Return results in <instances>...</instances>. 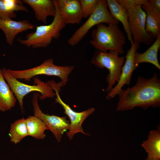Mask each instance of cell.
<instances>
[{"label": "cell", "mask_w": 160, "mask_h": 160, "mask_svg": "<svg viewBox=\"0 0 160 160\" xmlns=\"http://www.w3.org/2000/svg\"><path fill=\"white\" fill-rule=\"evenodd\" d=\"M116 111H124L140 107L144 110L150 107H160V79L154 73L150 78L137 77L136 84L130 88L122 89L118 95Z\"/></svg>", "instance_id": "1"}, {"label": "cell", "mask_w": 160, "mask_h": 160, "mask_svg": "<svg viewBox=\"0 0 160 160\" xmlns=\"http://www.w3.org/2000/svg\"><path fill=\"white\" fill-rule=\"evenodd\" d=\"M92 32V40L91 44L97 50L102 52L115 51L119 54L124 53L126 39L123 32L116 24L106 26L103 23L96 25Z\"/></svg>", "instance_id": "2"}, {"label": "cell", "mask_w": 160, "mask_h": 160, "mask_svg": "<svg viewBox=\"0 0 160 160\" xmlns=\"http://www.w3.org/2000/svg\"><path fill=\"white\" fill-rule=\"evenodd\" d=\"M55 4L56 14L52 22L48 25L36 26L35 31L27 34L25 39H18V42L28 47L44 48L50 44L53 39L59 38L60 31L66 25L60 17L55 3Z\"/></svg>", "instance_id": "3"}, {"label": "cell", "mask_w": 160, "mask_h": 160, "mask_svg": "<svg viewBox=\"0 0 160 160\" xmlns=\"http://www.w3.org/2000/svg\"><path fill=\"white\" fill-rule=\"evenodd\" d=\"M74 68L73 65L59 66L54 63L52 58L45 60L40 65L29 69L22 70H12L7 69V73L17 79H23L29 81L33 77L38 75L55 76L59 77L61 81L57 83L60 87L65 85L68 80V76Z\"/></svg>", "instance_id": "4"}, {"label": "cell", "mask_w": 160, "mask_h": 160, "mask_svg": "<svg viewBox=\"0 0 160 160\" xmlns=\"http://www.w3.org/2000/svg\"><path fill=\"white\" fill-rule=\"evenodd\" d=\"M126 10L130 30L134 42L150 45L154 38L145 29L146 15L142 6L135 4L133 0H117Z\"/></svg>", "instance_id": "5"}, {"label": "cell", "mask_w": 160, "mask_h": 160, "mask_svg": "<svg viewBox=\"0 0 160 160\" xmlns=\"http://www.w3.org/2000/svg\"><path fill=\"white\" fill-rule=\"evenodd\" d=\"M2 71L4 78L17 100L22 110L23 98L30 92H39L41 95H40L39 97L41 100L47 97L53 98L56 95L55 92L48 81L44 82L37 77L33 78V85H28L20 81L11 76L7 73L6 68H3Z\"/></svg>", "instance_id": "6"}, {"label": "cell", "mask_w": 160, "mask_h": 160, "mask_svg": "<svg viewBox=\"0 0 160 160\" xmlns=\"http://www.w3.org/2000/svg\"><path fill=\"white\" fill-rule=\"evenodd\" d=\"M119 54L115 51L109 50L107 52L96 50L91 59V63L96 66L101 68H105L108 70L109 73L106 78L108 86L106 89L108 92L112 89L116 83L119 81L122 68L125 61V57H119Z\"/></svg>", "instance_id": "7"}, {"label": "cell", "mask_w": 160, "mask_h": 160, "mask_svg": "<svg viewBox=\"0 0 160 160\" xmlns=\"http://www.w3.org/2000/svg\"><path fill=\"white\" fill-rule=\"evenodd\" d=\"M103 23H106L108 25L112 24H118L119 23L113 17L108 10L106 1L99 0L96 8L87 20L68 40V44L72 46L77 45L93 26Z\"/></svg>", "instance_id": "8"}, {"label": "cell", "mask_w": 160, "mask_h": 160, "mask_svg": "<svg viewBox=\"0 0 160 160\" xmlns=\"http://www.w3.org/2000/svg\"><path fill=\"white\" fill-rule=\"evenodd\" d=\"M39 95L38 93H35L32 98L34 116L44 122L48 129L53 133L57 142L60 143L64 133L70 129L69 121L67 120L65 116L61 117L54 115H50L43 113L38 103V98Z\"/></svg>", "instance_id": "9"}, {"label": "cell", "mask_w": 160, "mask_h": 160, "mask_svg": "<svg viewBox=\"0 0 160 160\" xmlns=\"http://www.w3.org/2000/svg\"><path fill=\"white\" fill-rule=\"evenodd\" d=\"M131 45L125 57V61L122 68L119 80L116 85L108 92L106 97L107 99H111L118 95L125 85H130L133 72L138 67L135 63L134 55L140 47V44L133 42Z\"/></svg>", "instance_id": "10"}, {"label": "cell", "mask_w": 160, "mask_h": 160, "mask_svg": "<svg viewBox=\"0 0 160 160\" xmlns=\"http://www.w3.org/2000/svg\"><path fill=\"white\" fill-rule=\"evenodd\" d=\"M54 90L56 96L55 99L56 102L62 105L64 110V113L68 116L70 120V129L66 133V135L70 140H72L74 135L78 132L89 135V134L84 132L82 124L84 121L95 111V109L92 107L81 112L75 111L61 98L59 94V92L60 91V89L54 88Z\"/></svg>", "instance_id": "11"}, {"label": "cell", "mask_w": 160, "mask_h": 160, "mask_svg": "<svg viewBox=\"0 0 160 160\" xmlns=\"http://www.w3.org/2000/svg\"><path fill=\"white\" fill-rule=\"evenodd\" d=\"M54 1L66 25L80 23L83 17L79 0H54Z\"/></svg>", "instance_id": "12"}, {"label": "cell", "mask_w": 160, "mask_h": 160, "mask_svg": "<svg viewBox=\"0 0 160 160\" xmlns=\"http://www.w3.org/2000/svg\"><path fill=\"white\" fill-rule=\"evenodd\" d=\"M35 27L28 20L15 21L11 19H0V28L4 33L7 43L10 46L18 33Z\"/></svg>", "instance_id": "13"}, {"label": "cell", "mask_w": 160, "mask_h": 160, "mask_svg": "<svg viewBox=\"0 0 160 160\" xmlns=\"http://www.w3.org/2000/svg\"><path fill=\"white\" fill-rule=\"evenodd\" d=\"M23 2L29 5L33 9L36 19L44 24L47 23L48 17H54L56 7L54 0H23Z\"/></svg>", "instance_id": "14"}, {"label": "cell", "mask_w": 160, "mask_h": 160, "mask_svg": "<svg viewBox=\"0 0 160 160\" xmlns=\"http://www.w3.org/2000/svg\"><path fill=\"white\" fill-rule=\"evenodd\" d=\"M146 15L145 29L153 37L156 38L160 34V12L148 2L142 6Z\"/></svg>", "instance_id": "15"}, {"label": "cell", "mask_w": 160, "mask_h": 160, "mask_svg": "<svg viewBox=\"0 0 160 160\" xmlns=\"http://www.w3.org/2000/svg\"><path fill=\"white\" fill-rule=\"evenodd\" d=\"M106 2L109 11L113 17L122 24L126 33L128 39L131 45L133 41L130 30L128 15L126 10L116 0H107Z\"/></svg>", "instance_id": "16"}, {"label": "cell", "mask_w": 160, "mask_h": 160, "mask_svg": "<svg viewBox=\"0 0 160 160\" xmlns=\"http://www.w3.org/2000/svg\"><path fill=\"white\" fill-rule=\"evenodd\" d=\"M160 47V34H159L152 45L145 51L142 53L136 52L134 55V61L136 65L143 63H148L154 65L160 70V65L158 62L157 54Z\"/></svg>", "instance_id": "17"}, {"label": "cell", "mask_w": 160, "mask_h": 160, "mask_svg": "<svg viewBox=\"0 0 160 160\" xmlns=\"http://www.w3.org/2000/svg\"><path fill=\"white\" fill-rule=\"evenodd\" d=\"M17 100L0 68V111L4 112L10 110L15 105Z\"/></svg>", "instance_id": "18"}, {"label": "cell", "mask_w": 160, "mask_h": 160, "mask_svg": "<svg viewBox=\"0 0 160 160\" xmlns=\"http://www.w3.org/2000/svg\"><path fill=\"white\" fill-rule=\"evenodd\" d=\"M141 146L148 154L147 158L160 159V129L150 131Z\"/></svg>", "instance_id": "19"}, {"label": "cell", "mask_w": 160, "mask_h": 160, "mask_svg": "<svg viewBox=\"0 0 160 160\" xmlns=\"http://www.w3.org/2000/svg\"><path fill=\"white\" fill-rule=\"evenodd\" d=\"M25 121L28 136L38 139L45 138L44 131L48 129L41 120L34 115L29 116L25 119Z\"/></svg>", "instance_id": "20"}, {"label": "cell", "mask_w": 160, "mask_h": 160, "mask_svg": "<svg viewBox=\"0 0 160 160\" xmlns=\"http://www.w3.org/2000/svg\"><path fill=\"white\" fill-rule=\"evenodd\" d=\"M9 135L11 141L15 144L28 136L25 119L22 118L15 121L10 126Z\"/></svg>", "instance_id": "21"}, {"label": "cell", "mask_w": 160, "mask_h": 160, "mask_svg": "<svg viewBox=\"0 0 160 160\" xmlns=\"http://www.w3.org/2000/svg\"><path fill=\"white\" fill-rule=\"evenodd\" d=\"M99 0H79L83 18L89 17L96 8Z\"/></svg>", "instance_id": "22"}, {"label": "cell", "mask_w": 160, "mask_h": 160, "mask_svg": "<svg viewBox=\"0 0 160 160\" xmlns=\"http://www.w3.org/2000/svg\"><path fill=\"white\" fill-rule=\"evenodd\" d=\"M7 9L10 11H24L28 12L27 8L23 4L22 1L18 0H4Z\"/></svg>", "instance_id": "23"}, {"label": "cell", "mask_w": 160, "mask_h": 160, "mask_svg": "<svg viewBox=\"0 0 160 160\" xmlns=\"http://www.w3.org/2000/svg\"><path fill=\"white\" fill-rule=\"evenodd\" d=\"M15 12L9 11L7 8L4 0H0V19H11L16 17Z\"/></svg>", "instance_id": "24"}, {"label": "cell", "mask_w": 160, "mask_h": 160, "mask_svg": "<svg viewBox=\"0 0 160 160\" xmlns=\"http://www.w3.org/2000/svg\"><path fill=\"white\" fill-rule=\"evenodd\" d=\"M148 1L158 11L160 12V0H149Z\"/></svg>", "instance_id": "25"}, {"label": "cell", "mask_w": 160, "mask_h": 160, "mask_svg": "<svg viewBox=\"0 0 160 160\" xmlns=\"http://www.w3.org/2000/svg\"><path fill=\"white\" fill-rule=\"evenodd\" d=\"M145 160H160V159L149 158H147Z\"/></svg>", "instance_id": "26"}]
</instances>
